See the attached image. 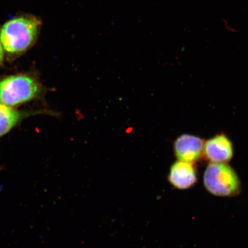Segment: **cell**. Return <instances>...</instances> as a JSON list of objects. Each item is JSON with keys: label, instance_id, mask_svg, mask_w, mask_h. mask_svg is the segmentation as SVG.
Returning a JSON list of instances; mask_svg holds the SVG:
<instances>
[{"label": "cell", "instance_id": "277c9868", "mask_svg": "<svg viewBox=\"0 0 248 248\" xmlns=\"http://www.w3.org/2000/svg\"><path fill=\"white\" fill-rule=\"evenodd\" d=\"M204 141L198 136L184 134L174 142L173 150L176 159L182 162L195 164L203 156Z\"/></svg>", "mask_w": 248, "mask_h": 248}, {"label": "cell", "instance_id": "5b68a950", "mask_svg": "<svg viewBox=\"0 0 248 248\" xmlns=\"http://www.w3.org/2000/svg\"><path fill=\"white\" fill-rule=\"evenodd\" d=\"M40 114L57 116L60 114L46 109L19 110L0 103V138L7 135L26 118Z\"/></svg>", "mask_w": 248, "mask_h": 248}, {"label": "cell", "instance_id": "7a4b0ae2", "mask_svg": "<svg viewBox=\"0 0 248 248\" xmlns=\"http://www.w3.org/2000/svg\"><path fill=\"white\" fill-rule=\"evenodd\" d=\"M43 87L32 74H21L0 79V103L14 107L42 95Z\"/></svg>", "mask_w": 248, "mask_h": 248}, {"label": "cell", "instance_id": "3957f363", "mask_svg": "<svg viewBox=\"0 0 248 248\" xmlns=\"http://www.w3.org/2000/svg\"><path fill=\"white\" fill-rule=\"evenodd\" d=\"M203 184L209 193L217 197H234L241 191L237 173L227 163H210L204 173Z\"/></svg>", "mask_w": 248, "mask_h": 248}, {"label": "cell", "instance_id": "ba28073f", "mask_svg": "<svg viewBox=\"0 0 248 248\" xmlns=\"http://www.w3.org/2000/svg\"><path fill=\"white\" fill-rule=\"evenodd\" d=\"M4 50L3 48L1 41H0V66L2 64L4 60Z\"/></svg>", "mask_w": 248, "mask_h": 248}, {"label": "cell", "instance_id": "8992f818", "mask_svg": "<svg viewBox=\"0 0 248 248\" xmlns=\"http://www.w3.org/2000/svg\"><path fill=\"white\" fill-rule=\"evenodd\" d=\"M233 146L225 134L217 135L204 142L203 156L211 163H227L233 156Z\"/></svg>", "mask_w": 248, "mask_h": 248}, {"label": "cell", "instance_id": "52a82bcc", "mask_svg": "<svg viewBox=\"0 0 248 248\" xmlns=\"http://www.w3.org/2000/svg\"><path fill=\"white\" fill-rule=\"evenodd\" d=\"M170 184L179 190H186L196 184V169L193 164L178 160L170 167L168 176Z\"/></svg>", "mask_w": 248, "mask_h": 248}, {"label": "cell", "instance_id": "6da1fadb", "mask_svg": "<svg viewBox=\"0 0 248 248\" xmlns=\"http://www.w3.org/2000/svg\"><path fill=\"white\" fill-rule=\"evenodd\" d=\"M42 21L30 14L18 16L6 22L0 29V41L4 52L12 57L25 53L35 45Z\"/></svg>", "mask_w": 248, "mask_h": 248}]
</instances>
